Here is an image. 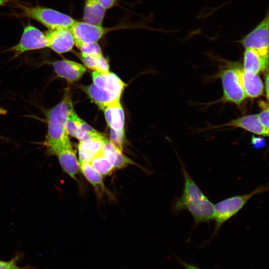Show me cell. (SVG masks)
<instances>
[{
    "instance_id": "cell-26",
    "label": "cell",
    "mask_w": 269,
    "mask_h": 269,
    "mask_svg": "<svg viewBox=\"0 0 269 269\" xmlns=\"http://www.w3.org/2000/svg\"><path fill=\"white\" fill-rule=\"evenodd\" d=\"M259 105L262 109L258 115L259 121L263 127L269 130V106L268 103L263 101H260Z\"/></svg>"
},
{
    "instance_id": "cell-25",
    "label": "cell",
    "mask_w": 269,
    "mask_h": 269,
    "mask_svg": "<svg viewBox=\"0 0 269 269\" xmlns=\"http://www.w3.org/2000/svg\"><path fill=\"white\" fill-rule=\"evenodd\" d=\"M75 45L83 55L96 56L102 54L101 48L97 42H75Z\"/></svg>"
},
{
    "instance_id": "cell-27",
    "label": "cell",
    "mask_w": 269,
    "mask_h": 269,
    "mask_svg": "<svg viewBox=\"0 0 269 269\" xmlns=\"http://www.w3.org/2000/svg\"><path fill=\"white\" fill-rule=\"evenodd\" d=\"M18 257H15L8 261L0 260V269H31L29 267H21L18 266Z\"/></svg>"
},
{
    "instance_id": "cell-11",
    "label": "cell",
    "mask_w": 269,
    "mask_h": 269,
    "mask_svg": "<svg viewBox=\"0 0 269 269\" xmlns=\"http://www.w3.org/2000/svg\"><path fill=\"white\" fill-rule=\"evenodd\" d=\"M50 64L57 76L69 83L79 81L86 71L84 65L68 59L56 60Z\"/></svg>"
},
{
    "instance_id": "cell-12",
    "label": "cell",
    "mask_w": 269,
    "mask_h": 269,
    "mask_svg": "<svg viewBox=\"0 0 269 269\" xmlns=\"http://www.w3.org/2000/svg\"><path fill=\"white\" fill-rule=\"evenodd\" d=\"M66 130L69 135L79 141L96 135L99 132L81 119L73 109L70 113L66 123Z\"/></svg>"
},
{
    "instance_id": "cell-7",
    "label": "cell",
    "mask_w": 269,
    "mask_h": 269,
    "mask_svg": "<svg viewBox=\"0 0 269 269\" xmlns=\"http://www.w3.org/2000/svg\"><path fill=\"white\" fill-rule=\"evenodd\" d=\"M110 129V140L121 150L125 139V114L120 102L108 106L102 110Z\"/></svg>"
},
{
    "instance_id": "cell-2",
    "label": "cell",
    "mask_w": 269,
    "mask_h": 269,
    "mask_svg": "<svg viewBox=\"0 0 269 269\" xmlns=\"http://www.w3.org/2000/svg\"><path fill=\"white\" fill-rule=\"evenodd\" d=\"M73 109L71 96L69 92L66 91L58 104L45 111L47 133L43 143L49 155H53L57 150L70 142L66 123Z\"/></svg>"
},
{
    "instance_id": "cell-19",
    "label": "cell",
    "mask_w": 269,
    "mask_h": 269,
    "mask_svg": "<svg viewBox=\"0 0 269 269\" xmlns=\"http://www.w3.org/2000/svg\"><path fill=\"white\" fill-rule=\"evenodd\" d=\"M106 10L97 0H84L83 21L102 25Z\"/></svg>"
},
{
    "instance_id": "cell-31",
    "label": "cell",
    "mask_w": 269,
    "mask_h": 269,
    "mask_svg": "<svg viewBox=\"0 0 269 269\" xmlns=\"http://www.w3.org/2000/svg\"><path fill=\"white\" fill-rule=\"evenodd\" d=\"M265 92L267 100L269 99V75L267 73L265 75Z\"/></svg>"
},
{
    "instance_id": "cell-16",
    "label": "cell",
    "mask_w": 269,
    "mask_h": 269,
    "mask_svg": "<svg viewBox=\"0 0 269 269\" xmlns=\"http://www.w3.org/2000/svg\"><path fill=\"white\" fill-rule=\"evenodd\" d=\"M56 156L63 170L71 177L76 179L80 171L79 162L71 142L57 150Z\"/></svg>"
},
{
    "instance_id": "cell-8",
    "label": "cell",
    "mask_w": 269,
    "mask_h": 269,
    "mask_svg": "<svg viewBox=\"0 0 269 269\" xmlns=\"http://www.w3.org/2000/svg\"><path fill=\"white\" fill-rule=\"evenodd\" d=\"M269 12L266 17L250 32L240 39L246 49L257 51L261 56L269 57Z\"/></svg>"
},
{
    "instance_id": "cell-10",
    "label": "cell",
    "mask_w": 269,
    "mask_h": 269,
    "mask_svg": "<svg viewBox=\"0 0 269 269\" xmlns=\"http://www.w3.org/2000/svg\"><path fill=\"white\" fill-rule=\"evenodd\" d=\"M44 33L48 48L58 54L71 51L75 45L74 36L69 28L49 29Z\"/></svg>"
},
{
    "instance_id": "cell-29",
    "label": "cell",
    "mask_w": 269,
    "mask_h": 269,
    "mask_svg": "<svg viewBox=\"0 0 269 269\" xmlns=\"http://www.w3.org/2000/svg\"><path fill=\"white\" fill-rule=\"evenodd\" d=\"M106 9L111 8L117 5L118 0H97Z\"/></svg>"
},
{
    "instance_id": "cell-33",
    "label": "cell",
    "mask_w": 269,
    "mask_h": 269,
    "mask_svg": "<svg viewBox=\"0 0 269 269\" xmlns=\"http://www.w3.org/2000/svg\"><path fill=\"white\" fill-rule=\"evenodd\" d=\"M7 113V110L1 108V107H0V116L1 115H4L5 114H6Z\"/></svg>"
},
{
    "instance_id": "cell-17",
    "label": "cell",
    "mask_w": 269,
    "mask_h": 269,
    "mask_svg": "<svg viewBox=\"0 0 269 269\" xmlns=\"http://www.w3.org/2000/svg\"><path fill=\"white\" fill-rule=\"evenodd\" d=\"M239 75L246 97L256 98L263 94L264 85L258 74L247 72L239 67Z\"/></svg>"
},
{
    "instance_id": "cell-32",
    "label": "cell",
    "mask_w": 269,
    "mask_h": 269,
    "mask_svg": "<svg viewBox=\"0 0 269 269\" xmlns=\"http://www.w3.org/2000/svg\"><path fill=\"white\" fill-rule=\"evenodd\" d=\"M13 0H0V6H2Z\"/></svg>"
},
{
    "instance_id": "cell-14",
    "label": "cell",
    "mask_w": 269,
    "mask_h": 269,
    "mask_svg": "<svg viewBox=\"0 0 269 269\" xmlns=\"http://www.w3.org/2000/svg\"><path fill=\"white\" fill-rule=\"evenodd\" d=\"M232 127L240 128L259 135L268 136L269 130L265 128L260 123L258 115L244 116L221 125L212 126L210 129Z\"/></svg>"
},
{
    "instance_id": "cell-20",
    "label": "cell",
    "mask_w": 269,
    "mask_h": 269,
    "mask_svg": "<svg viewBox=\"0 0 269 269\" xmlns=\"http://www.w3.org/2000/svg\"><path fill=\"white\" fill-rule=\"evenodd\" d=\"M102 151L114 168H122L129 164H134L133 160L123 153L122 150L108 138L104 142Z\"/></svg>"
},
{
    "instance_id": "cell-15",
    "label": "cell",
    "mask_w": 269,
    "mask_h": 269,
    "mask_svg": "<svg viewBox=\"0 0 269 269\" xmlns=\"http://www.w3.org/2000/svg\"><path fill=\"white\" fill-rule=\"evenodd\" d=\"M107 138L100 132L96 135L79 141L78 146L79 162H90L102 149Z\"/></svg>"
},
{
    "instance_id": "cell-18",
    "label": "cell",
    "mask_w": 269,
    "mask_h": 269,
    "mask_svg": "<svg viewBox=\"0 0 269 269\" xmlns=\"http://www.w3.org/2000/svg\"><path fill=\"white\" fill-rule=\"evenodd\" d=\"M269 57L261 56L257 51L246 49L244 53L243 69L255 74L268 72Z\"/></svg>"
},
{
    "instance_id": "cell-5",
    "label": "cell",
    "mask_w": 269,
    "mask_h": 269,
    "mask_svg": "<svg viewBox=\"0 0 269 269\" xmlns=\"http://www.w3.org/2000/svg\"><path fill=\"white\" fill-rule=\"evenodd\" d=\"M239 67L230 65L222 69L218 77L221 79L223 96L221 101L239 106L247 98L239 75Z\"/></svg>"
},
{
    "instance_id": "cell-13",
    "label": "cell",
    "mask_w": 269,
    "mask_h": 269,
    "mask_svg": "<svg viewBox=\"0 0 269 269\" xmlns=\"http://www.w3.org/2000/svg\"><path fill=\"white\" fill-rule=\"evenodd\" d=\"M93 84L97 88L121 96L125 83L115 74L94 71L92 74Z\"/></svg>"
},
{
    "instance_id": "cell-23",
    "label": "cell",
    "mask_w": 269,
    "mask_h": 269,
    "mask_svg": "<svg viewBox=\"0 0 269 269\" xmlns=\"http://www.w3.org/2000/svg\"><path fill=\"white\" fill-rule=\"evenodd\" d=\"M80 170L86 179L95 188H104L103 176L99 174L89 162H80Z\"/></svg>"
},
{
    "instance_id": "cell-22",
    "label": "cell",
    "mask_w": 269,
    "mask_h": 269,
    "mask_svg": "<svg viewBox=\"0 0 269 269\" xmlns=\"http://www.w3.org/2000/svg\"><path fill=\"white\" fill-rule=\"evenodd\" d=\"M84 65L90 69L102 73H109V65L103 54L96 56L79 55Z\"/></svg>"
},
{
    "instance_id": "cell-28",
    "label": "cell",
    "mask_w": 269,
    "mask_h": 269,
    "mask_svg": "<svg viewBox=\"0 0 269 269\" xmlns=\"http://www.w3.org/2000/svg\"><path fill=\"white\" fill-rule=\"evenodd\" d=\"M251 144L253 147L259 149L264 147L266 146V141L264 138L261 136H255L254 135L252 136Z\"/></svg>"
},
{
    "instance_id": "cell-9",
    "label": "cell",
    "mask_w": 269,
    "mask_h": 269,
    "mask_svg": "<svg viewBox=\"0 0 269 269\" xmlns=\"http://www.w3.org/2000/svg\"><path fill=\"white\" fill-rule=\"evenodd\" d=\"M122 27L123 25H117L112 27H104L76 20L70 28L75 42H97L107 33Z\"/></svg>"
},
{
    "instance_id": "cell-3",
    "label": "cell",
    "mask_w": 269,
    "mask_h": 269,
    "mask_svg": "<svg viewBox=\"0 0 269 269\" xmlns=\"http://www.w3.org/2000/svg\"><path fill=\"white\" fill-rule=\"evenodd\" d=\"M17 6L23 16L40 22L49 29H70L76 21L70 15L50 8L22 4Z\"/></svg>"
},
{
    "instance_id": "cell-21",
    "label": "cell",
    "mask_w": 269,
    "mask_h": 269,
    "mask_svg": "<svg viewBox=\"0 0 269 269\" xmlns=\"http://www.w3.org/2000/svg\"><path fill=\"white\" fill-rule=\"evenodd\" d=\"M86 92L91 99L102 110L120 102L121 96L100 89L93 84L86 87Z\"/></svg>"
},
{
    "instance_id": "cell-24",
    "label": "cell",
    "mask_w": 269,
    "mask_h": 269,
    "mask_svg": "<svg viewBox=\"0 0 269 269\" xmlns=\"http://www.w3.org/2000/svg\"><path fill=\"white\" fill-rule=\"evenodd\" d=\"M92 166L102 176L110 174L114 166L103 153L102 150L89 162Z\"/></svg>"
},
{
    "instance_id": "cell-30",
    "label": "cell",
    "mask_w": 269,
    "mask_h": 269,
    "mask_svg": "<svg viewBox=\"0 0 269 269\" xmlns=\"http://www.w3.org/2000/svg\"><path fill=\"white\" fill-rule=\"evenodd\" d=\"M178 261L181 264V265L185 268V269H201L197 266L194 265L189 264L188 263L184 262L182 261L181 260H180V259H178Z\"/></svg>"
},
{
    "instance_id": "cell-4",
    "label": "cell",
    "mask_w": 269,
    "mask_h": 269,
    "mask_svg": "<svg viewBox=\"0 0 269 269\" xmlns=\"http://www.w3.org/2000/svg\"><path fill=\"white\" fill-rule=\"evenodd\" d=\"M268 190V184L257 187L251 192L225 199L214 205L215 221L213 236H215L222 225L236 215L254 195Z\"/></svg>"
},
{
    "instance_id": "cell-1",
    "label": "cell",
    "mask_w": 269,
    "mask_h": 269,
    "mask_svg": "<svg viewBox=\"0 0 269 269\" xmlns=\"http://www.w3.org/2000/svg\"><path fill=\"white\" fill-rule=\"evenodd\" d=\"M184 185L183 193L174 205V210L178 213L187 210L192 216L195 225L214 219V204L204 194L181 162Z\"/></svg>"
},
{
    "instance_id": "cell-6",
    "label": "cell",
    "mask_w": 269,
    "mask_h": 269,
    "mask_svg": "<svg viewBox=\"0 0 269 269\" xmlns=\"http://www.w3.org/2000/svg\"><path fill=\"white\" fill-rule=\"evenodd\" d=\"M48 47L45 33L36 27L28 23L24 28L19 41L7 49L13 53V58L29 51Z\"/></svg>"
}]
</instances>
